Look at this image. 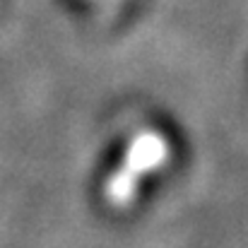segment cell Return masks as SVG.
<instances>
[{"mask_svg":"<svg viewBox=\"0 0 248 248\" xmlns=\"http://www.w3.org/2000/svg\"><path fill=\"white\" fill-rule=\"evenodd\" d=\"M164 157V147L159 145L157 138L152 135H142L128 152L125 162L121 164V169L108 178L106 183V198L113 205H125L133 200L135 188H138V176L155 169L159 164V159Z\"/></svg>","mask_w":248,"mask_h":248,"instance_id":"cell-1","label":"cell"}]
</instances>
